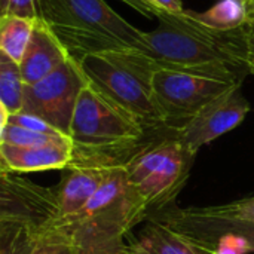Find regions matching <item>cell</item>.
<instances>
[{"label":"cell","mask_w":254,"mask_h":254,"mask_svg":"<svg viewBox=\"0 0 254 254\" xmlns=\"http://www.w3.org/2000/svg\"><path fill=\"white\" fill-rule=\"evenodd\" d=\"M159 25L144 31V52L158 68L192 73L228 83H243L249 71L243 27L214 30L193 19L159 12Z\"/></svg>","instance_id":"cell-1"},{"label":"cell","mask_w":254,"mask_h":254,"mask_svg":"<svg viewBox=\"0 0 254 254\" xmlns=\"http://www.w3.org/2000/svg\"><path fill=\"white\" fill-rule=\"evenodd\" d=\"M147 216L146 202L124 167H115L80 211L45 229L64 237L76 254H122L128 234Z\"/></svg>","instance_id":"cell-2"},{"label":"cell","mask_w":254,"mask_h":254,"mask_svg":"<svg viewBox=\"0 0 254 254\" xmlns=\"http://www.w3.org/2000/svg\"><path fill=\"white\" fill-rule=\"evenodd\" d=\"M147 131L131 113L86 83L70 124L73 158L68 167H124Z\"/></svg>","instance_id":"cell-3"},{"label":"cell","mask_w":254,"mask_h":254,"mask_svg":"<svg viewBox=\"0 0 254 254\" xmlns=\"http://www.w3.org/2000/svg\"><path fill=\"white\" fill-rule=\"evenodd\" d=\"M40 6L42 19L76 63L113 49L144 52V31L104 0H40Z\"/></svg>","instance_id":"cell-4"},{"label":"cell","mask_w":254,"mask_h":254,"mask_svg":"<svg viewBox=\"0 0 254 254\" xmlns=\"http://www.w3.org/2000/svg\"><path fill=\"white\" fill-rule=\"evenodd\" d=\"M196 153L180 140L177 129L161 127L147 131L124 170L144 199L149 216L174 205L190 176Z\"/></svg>","instance_id":"cell-5"},{"label":"cell","mask_w":254,"mask_h":254,"mask_svg":"<svg viewBox=\"0 0 254 254\" xmlns=\"http://www.w3.org/2000/svg\"><path fill=\"white\" fill-rule=\"evenodd\" d=\"M88 83L131 113L146 129L167 127L153 94L156 64L137 49H113L79 63Z\"/></svg>","instance_id":"cell-6"},{"label":"cell","mask_w":254,"mask_h":254,"mask_svg":"<svg viewBox=\"0 0 254 254\" xmlns=\"http://www.w3.org/2000/svg\"><path fill=\"white\" fill-rule=\"evenodd\" d=\"M210 77L159 68L153 74V94L167 127L180 129L204 106L234 86Z\"/></svg>","instance_id":"cell-7"},{"label":"cell","mask_w":254,"mask_h":254,"mask_svg":"<svg viewBox=\"0 0 254 254\" xmlns=\"http://www.w3.org/2000/svg\"><path fill=\"white\" fill-rule=\"evenodd\" d=\"M86 83L79 63L68 58L46 77L24 86L21 112L43 119L68 137L74 107Z\"/></svg>","instance_id":"cell-8"},{"label":"cell","mask_w":254,"mask_h":254,"mask_svg":"<svg viewBox=\"0 0 254 254\" xmlns=\"http://www.w3.org/2000/svg\"><path fill=\"white\" fill-rule=\"evenodd\" d=\"M57 216L55 189L0 170V220L46 228Z\"/></svg>","instance_id":"cell-9"},{"label":"cell","mask_w":254,"mask_h":254,"mask_svg":"<svg viewBox=\"0 0 254 254\" xmlns=\"http://www.w3.org/2000/svg\"><path fill=\"white\" fill-rule=\"evenodd\" d=\"M241 86H234L210 101L179 129L180 140L189 149L198 152L202 146L235 129L246 119L250 104L243 95Z\"/></svg>","instance_id":"cell-10"},{"label":"cell","mask_w":254,"mask_h":254,"mask_svg":"<svg viewBox=\"0 0 254 254\" xmlns=\"http://www.w3.org/2000/svg\"><path fill=\"white\" fill-rule=\"evenodd\" d=\"M147 219L162 223L193 246H205L219 237L232 235L241 241L246 253L254 252L253 222L216 219L201 214L196 207L177 208L176 205L161 213L152 214Z\"/></svg>","instance_id":"cell-11"},{"label":"cell","mask_w":254,"mask_h":254,"mask_svg":"<svg viewBox=\"0 0 254 254\" xmlns=\"http://www.w3.org/2000/svg\"><path fill=\"white\" fill-rule=\"evenodd\" d=\"M73 158V143H52L33 147L0 141V170L9 174L65 170Z\"/></svg>","instance_id":"cell-12"},{"label":"cell","mask_w":254,"mask_h":254,"mask_svg":"<svg viewBox=\"0 0 254 254\" xmlns=\"http://www.w3.org/2000/svg\"><path fill=\"white\" fill-rule=\"evenodd\" d=\"M67 51L54 36L43 19L34 21L28 46L19 61L24 85H33L57 70L68 60Z\"/></svg>","instance_id":"cell-13"},{"label":"cell","mask_w":254,"mask_h":254,"mask_svg":"<svg viewBox=\"0 0 254 254\" xmlns=\"http://www.w3.org/2000/svg\"><path fill=\"white\" fill-rule=\"evenodd\" d=\"M110 170L88 165L67 167L61 185L55 189L57 216L52 222L64 220L80 211L100 189Z\"/></svg>","instance_id":"cell-14"},{"label":"cell","mask_w":254,"mask_h":254,"mask_svg":"<svg viewBox=\"0 0 254 254\" xmlns=\"http://www.w3.org/2000/svg\"><path fill=\"white\" fill-rule=\"evenodd\" d=\"M122 254H202V252L162 223L147 219V225L135 238L127 243Z\"/></svg>","instance_id":"cell-15"},{"label":"cell","mask_w":254,"mask_h":254,"mask_svg":"<svg viewBox=\"0 0 254 254\" xmlns=\"http://www.w3.org/2000/svg\"><path fill=\"white\" fill-rule=\"evenodd\" d=\"M186 12L202 25L222 31L243 27L249 15L246 0H220L205 12Z\"/></svg>","instance_id":"cell-16"},{"label":"cell","mask_w":254,"mask_h":254,"mask_svg":"<svg viewBox=\"0 0 254 254\" xmlns=\"http://www.w3.org/2000/svg\"><path fill=\"white\" fill-rule=\"evenodd\" d=\"M34 21L6 15L0 18V51L19 64L28 46Z\"/></svg>","instance_id":"cell-17"},{"label":"cell","mask_w":254,"mask_h":254,"mask_svg":"<svg viewBox=\"0 0 254 254\" xmlns=\"http://www.w3.org/2000/svg\"><path fill=\"white\" fill-rule=\"evenodd\" d=\"M24 86L19 64L0 51V100L10 115L22 109Z\"/></svg>","instance_id":"cell-18"},{"label":"cell","mask_w":254,"mask_h":254,"mask_svg":"<svg viewBox=\"0 0 254 254\" xmlns=\"http://www.w3.org/2000/svg\"><path fill=\"white\" fill-rule=\"evenodd\" d=\"M0 141L6 144H12V146L33 147V146H43V144H52V143H64V141H71V140L67 135H48V134H40V132L21 128L13 124H7Z\"/></svg>","instance_id":"cell-19"},{"label":"cell","mask_w":254,"mask_h":254,"mask_svg":"<svg viewBox=\"0 0 254 254\" xmlns=\"http://www.w3.org/2000/svg\"><path fill=\"white\" fill-rule=\"evenodd\" d=\"M201 214L225 219V220H243L254 223V196L238 199L225 205H213V207H196Z\"/></svg>","instance_id":"cell-20"},{"label":"cell","mask_w":254,"mask_h":254,"mask_svg":"<svg viewBox=\"0 0 254 254\" xmlns=\"http://www.w3.org/2000/svg\"><path fill=\"white\" fill-rule=\"evenodd\" d=\"M40 228L24 225L0 244V254H31L40 235Z\"/></svg>","instance_id":"cell-21"},{"label":"cell","mask_w":254,"mask_h":254,"mask_svg":"<svg viewBox=\"0 0 254 254\" xmlns=\"http://www.w3.org/2000/svg\"><path fill=\"white\" fill-rule=\"evenodd\" d=\"M12 15L31 21L42 19L40 0H0V18Z\"/></svg>","instance_id":"cell-22"},{"label":"cell","mask_w":254,"mask_h":254,"mask_svg":"<svg viewBox=\"0 0 254 254\" xmlns=\"http://www.w3.org/2000/svg\"><path fill=\"white\" fill-rule=\"evenodd\" d=\"M31 254H76V252L64 237L43 228Z\"/></svg>","instance_id":"cell-23"},{"label":"cell","mask_w":254,"mask_h":254,"mask_svg":"<svg viewBox=\"0 0 254 254\" xmlns=\"http://www.w3.org/2000/svg\"><path fill=\"white\" fill-rule=\"evenodd\" d=\"M9 124L18 125L21 128L34 131V132H40V134H48V135H64L63 132H60L58 129H55L52 125H49L48 122H45L43 119L30 115V113H24V112H18V113H12L9 115Z\"/></svg>","instance_id":"cell-24"},{"label":"cell","mask_w":254,"mask_h":254,"mask_svg":"<svg viewBox=\"0 0 254 254\" xmlns=\"http://www.w3.org/2000/svg\"><path fill=\"white\" fill-rule=\"evenodd\" d=\"M243 30H244V43H246V54H247V67L249 71L254 74V13L247 15Z\"/></svg>","instance_id":"cell-25"},{"label":"cell","mask_w":254,"mask_h":254,"mask_svg":"<svg viewBox=\"0 0 254 254\" xmlns=\"http://www.w3.org/2000/svg\"><path fill=\"white\" fill-rule=\"evenodd\" d=\"M152 7H155L158 12H165V13H174L179 15L182 13L183 3L182 0H146Z\"/></svg>","instance_id":"cell-26"},{"label":"cell","mask_w":254,"mask_h":254,"mask_svg":"<svg viewBox=\"0 0 254 254\" xmlns=\"http://www.w3.org/2000/svg\"><path fill=\"white\" fill-rule=\"evenodd\" d=\"M124 3H127L128 6H131L132 9H135L138 13L147 16V18H156L158 16V10L155 7H152L146 0H122Z\"/></svg>","instance_id":"cell-27"},{"label":"cell","mask_w":254,"mask_h":254,"mask_svg":"<svg viewBox=\"0 0 254 254\" xmlns=\"http://www.w3.org/2000/svg\"><path fill=\"white\" fill-rule=\"evenodd\" d=\"M24 226V223H13V222H1L0 220V244L7 240L16 229Z\"/></svg>","instance_id":"cell-28"},{"label":"cell","mask_w":254,"mask_h":254,"mask_svg":"<svg viewBox=\"0 0 254 254\" xmlns=\"http://www.w3.org/2000/svg\"><path fill=\"white\" fill-rule=\"evenodd\" d=\"M9 110H7V107L3 104V101L0 100V140H1V135H3V131H4V128L7 127V124H9Z\"/></svg>","instance_id":"cell-29"},{"label":"cell","mask_w":254,"mask_h":254,"mask_svg":"<svg viewBox=\"0 0 254 254\" xmlns=\"http://www.w3.org/2000/svg\"><path fill=\"white\" fill-rule=\"evenodd\" d=\"M246 4H247V12L254 13V0H246Z\"/></svg>","instance_id":"cell-30"}]
</instances>
